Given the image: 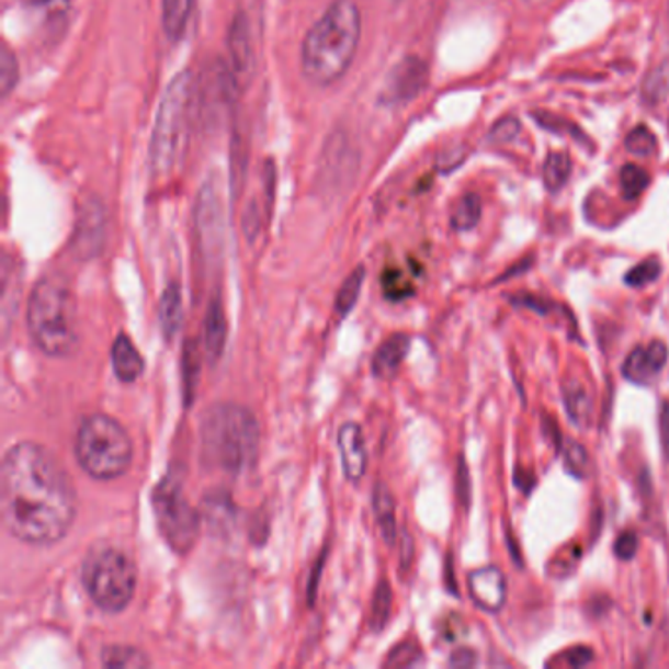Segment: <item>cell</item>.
I'll return each mask as SVG.
<instances>
[{"label": "cell", "instance_id": "1", "mask_svg": "<svg viewBox=\"0 0 669 669\" xmlns=\"http://www.w3.org/2000/svg\"><path fill=\"white\" fill-rule=\"evenodd\" d=\"M0 511L14 538L30 546H54L77 519L73 479L47 447L19 442L2 457Z\"/></svg>", "mask_w": 669, "mask_h": 669}, {"label": "cell", "instance_id": "2", "mask_svg": "<svg viewBox=\"0 0 669 669\" xmlns=\"http://www.w3.org/2000/svg\"><path fill=\"white\" fill-rule=\"evenodd\" d=\"M362 37V14L353 0H336L308 29L301 47V69L317 87L340 81L352 66Z\"/></svg>", "mask_w": 669, "mask_h": 669}, {"label": "cell", "instance_id": "3", "mask_svg": "<svg viewBox=\"0 0 669 669\" xmlns=\"http://www.w3.org/2000/svg\"><path fill=\"white\" fill-rule=\"evenodd\" d=\"M260 422L248 407L216 402L201 420V456L224 474H243L258 462Z\"/></svg>", "mask_w": 669, "mask_h": 669}, {"label": "cell", "instance_id": "4", "mask_svg": "<svg viewBox=\"0 0 669 669\" xmlns=\"http://www.w3.org/2000/svg\"><path fill=\"white\" fill-rule=\"evenodd\" d=\"M29 330L34 344L49 358H69L79 345L77 303L64 277L37 281L29 301Z\"/></svg>", "mask_w": 669, "mask_h": 669}, {"label": "cell", "instance_id": "5", "mask_svg": "<svg viewBox=\"0 0 669 669\" xmlns=\"http://www.w3.org/2000/svg\"><path fill=\"white\" fill-rule=\"evenodd\" d=\"M196 112V81L191 71H181L161 97L151 134L149 159L156 175H171L185 158L191 122Z\"/></svg>", "mask_w": 669, "mask_h": 669}, {"label": "cell", "instance_id": "6", "mask_svg": "<svg viewBox=\"0 0 669 669\" xmlns=\"http://www.w3.org/2000/svg\"><path fill=\"white\" fill-rule=\"evenodd\" d=\"M75 457L84 474L99 481H112L128 472L134 444L118 420L97 412L84 417L77 428Z\"/></svg>", "mask_w": 669, "mask_h": 669}, {"label": "cell", "instance_id": "7", "mask_svg": "<svg viewBox=\"0 0 669 669\" xmlns=\"http://www.w3.org/2000/svg\"><path fill=\"white\" fill-rule=\"evenodd\" d=\"M81 581L94 606L103 613H122L136 593L138 569L121 549L97 546L84 556Z\"/></svg>", "mask_w": 669, "mask_h": 669}, {"label": "cell", "instance_id": "8", "mask_svg": "<svg viewBox=\"0 0 669 669\" xmlns=\"http://www.w3.org/2000/svg\"><path fill=\"white\" fill-rule=\"evenodd\" d=\"M156 522L161 538L168 542L169 548L177 554H189L201 536L203 519L191 507L183 495V487L175 475L169 474L159 481L151 497Z\"/></svg>", "mask_w": 669, "mask_h": 669}, {"label": "cell", "instance_id": "9", "mask_svg": "<svg viewBox=\"0 0 669 669\" xmlns=\"http://www.w3.org/2000/svg\"><path fill=\"white\" fill-rule=\"evenodd\" d=\"M234 84L236 73L233 67L223 64L211 67L203 79V87H196V111H201L206 121H223L233 104Z\"/></svg>", "mask_w": 669, "mask_h": 669}, {"label": "cell", "instance_id": "10", "mask_svg": "<svg viewBox=\"0 0 669 669\" xmlns=\"http://www.w3.org/2000/svg\"><path fill=\"white\" fill-rule=\"evenodd\" d=\"M428 83V66L417 56L405 57L383 84L382 103L402 104L417 99Z\"/></svg>", "mask_w": 669, "mask_h": 669}, {"label": "cell", "instance_id": "11", "mask_svg": "<svg viewBox=\"0 0 669 669\" xmlns=\"http://www.w3.org/2000/svg\"><path fill=\"white\" fill-rule=\"evenodd\" d=\"M467 586L474 603L489 613L501 611L502 604L507 601V581L499 567L487 566L475 569L467 577Z\"/></svg>", "mask_w": 669, "mask_h": 669}, {"label": "cell", "instance_id": "12", "mask_svg": "<svg viewBox=\"0 0 669 669\" xmlns=\"http://www.w3.org/2000/svg\"><path fill=\"white\" fill-rule=\"evenodd\" d=\"M338 452L342 460L345 479L358 484L367 472V446L363 438L362 428L355 422H345L338 430Z\"/></svg>", "mask_w": 669, "mask_h": 669}, {"label": "cell", "instance_id": "13", "mask_svg": "<svg viewBox=\"0 0 669 669\" xmlns=\"http://www.w3.org/2000/svg\"><path fill=\"white\" fill-rule=\"evenodd\" d=\"M666 363H668V345L660 340H654L650 344L640 345L631 352L624 362L623 375L636 385H648L656 375H660Z\"/></svg>", "mask_w": 669, "mask_h": 669}, {"label": "cell", "instance_id": "14", "mask_svg": "<svg viewBox=\"0 0 669 669\" xmlns=\"http://www.w3.org/2000/svg\"><path fill=\"white\" fill-rule=\"evenodd\" d=\"M104 226H106V213L103 203L97 196L83 201L77 216V233H75L77 250L93 256L103 243Z\"/></svg>", "mask_w": 669, "mask_h": 669}, {"label": "cell", "instance_id": "15", "mask_svg": "<svg viewBox=\"0 0 669 669\" xmlns=\"http://www.w3.org/2000/svg\"><path fill=\"white\" fill-rule=\"evenodd\" d=\"M111 362L114 375L121 379L122 383H134L138 382L144 373V358L138 352V348L134 345L131 338L126 334H121L111 350Z\"/></svg>", "mask_w": 669, "mask_h": 669}, {"label": "cell", "instance_id": "16", "mask_svg": "<svg viewBox=\"0 0 669 669\" xmlns=\"http://www.w3.org/2000/svg\"><path fill=\"white\" fill-rule=\"evenodd\" d=\"M228 338V320L220 298H213L205 317V353L208 362L216 363L223 358Z\"/></svg>", "mask_w": 669, "mask_h": 669}, {"label": "cell", "instance_id": "17", "mask_svg": "<svg viewBox=\"0 0 669 669\" xmlns=\"http://www.w3.org/2000/svg\"><path fill=\"white\" fill-rule=\"evenodd\" d=\"M410 338L407 334L390 336L389 340H385L377 352L373 355L372 370L377 377L389 379L393 377L400 363L405 362L407 353H409Z\"/></svg>", "mask_w": 669, "mask_h": 669}, {"label": "cell", "instance_id": "18", "mask_svg": "<svg viewBox=\"0 0 669 669\" xmlns=\"http://www.w3.org/2000/svg\"><path fill=\"white\" fill-rule=\"evenodd\" d=\"M228 47H230V67L234 73H246L250 71L251 61H253V52H251V34L250 22L246 19V14L234 16L233 29H230V37H228Z\"/></svg>", "mask_w": 669, "mask_h": 669}, {"label": "cell", "instance_id": "19", "mask_svg": "<svg viewBox=\"0 0 669 669\" xmlns=\"http://www.w3.org/2000/svg\"><path fill=\"white\" fill-rule=\"evenodd\" d=\"M159 328L171 340L177 334L181 320H183V293L179 283H169L166 291L161 293L158 305Z\"/></svg>", "mask_w": 669, "mask_h": 669}, {"label": "cell", "instance_id": "20", "mask_svg": "<svg viewBox=\"0 0 669 669\" xmlns=\"http://www.w3.org/2000/svg\"><path fill=\"white\" fill-rule=\"evenodd\" d=\"M373 511L375 521L382 530V536L389 546L397 540V519H395V499L385 484L375 485L373 489Z\"/></svg>", "mask_w": 669, "mask_h": 669}, {"label": "cell", "instance_id": "21", "mask_svg": "<svg viewBox=\"0 0 669 669\" xmlns=\"http://www.w3.org/2000/svg\"><path fill=\"white\" fill-rule=\"evenodd\" d=\"M193 0H161V22L171 42L181 39L191 19Z\"/></svg>", "mask_w": 669, "mask_h": 669}, {"label": "cell", "instance_id": "22", "mask_svg": "<svg viewBox=\"0 0 669 669\" xmlns=\"http://www.w3.org/2000/svg\"><path fill=\"white\" fill-rule=\"evenodd\" d=\"M101 664L104 668L126 669V668H149L151 661L144 651L134 646H106L101 654Z\"/></svg>", "mask_w": 669, "mask_h": 669}, {"label": "cell", "instance_id": "23", "mask_svg": "<svg viewBox=\"0 0 669 669\" xmlns=\"http://www.w3.org/2000/svg\"><path fill=\"white\" fill-rule=\"evenodd\" d=\"M571 159L567 156L566 151H554L549 154L548 159L544 161V168H542V179H544V185L552 193L562 191L566 186L569 177H571Z\"/></svg>", "mask_w": 669, "mask_h": 669}, {"label": "cell", "instance_id": "24", "mask_svg": "<svg viewBox=\"0 0 669 669\" xmlns=\"http://www.w3.org/2000/svg\"><path fill=\"white\" fill-rule=\"evenodd\" d=\"M564 400H566V410L571 422H576L577 427H587V422L591 419V409H593L589 393L581 385L574 383L564 389Z\"/></svg>", "mask_w": 669, "mask_h": 669}, {"label": "cell", "instance_id": "25", "mask_svg": "<svg viewBox=\"0 0 669 669\" xmlns=\"http://www.w3.org/2000/svg\"><path fill=\"white\" fill-rule=\"evenodd\" d=\"M481 220V199L475 193H465L460 196L454 211H452V226L460 233H467Z\"/></svg>", "mask_w": 669, "mask_h": 669}, {"label": "cell", "instance_id": "26", "mask_svg": "<svg viewBox=\"0 0 669 669\" xmlns=\"http://www.w3.org/2000/svg\"><path fill=\"white\" fill-rule=\"evenodd\" d=\"M363 281H365V270L358 268L350 273V277L342 283L336 297V315L340 318L348 317L355 307L360 293H362Z\"/></svg>", "mask_w": 669, "mask_h": 669}, {"label": "cell", "instance_id": "27", "mask_svg": "<svg viewBox=\"0 0 669 669\" xmlns=\"http://www.w3.org/2000/svg\"><path fill=\"white\" fill-rule=\"evenodd\" d=\"M650 185V175L646 169L636 163H626L621 169V191L626 201H634Z\"/></svg>", "mask_w": 669, "mask_h": 669}, {"label": "cell", "instance_id": "28", "mask_svg": "<svg viewBox=\"0 0 669 669\" xmlns=\"http://www.w3.org/2000/svg\"><path fill=\"white\" fill-rule=\"evenodd\" d=\"M564 450V462H566V469L571 475H576L577 479H586L589 475V454H587L586 447L581 446L576 440H566V444L562 446Z\"/></svg>", "mask_w": 669, "mask_h": 669}, {"label": "cell", "instance_id": "29", "mask_svg": "<svg viewBox=\"0 0 669 669\" xmlns=\"http://www.w3.org/2000/svg\"><path fill=\"white\" fill-rule=\"evenodd\" d=\"M624 146L636 158H650L651 154L658 148V141H656V136L648 126H638L626 136Z\"/></svg>", "mask_w": 669, "mask_h": 669}, {"label": "cell", "instance_id": "30", "mask_svg": "<svg viewBox=\"0 0 669 669\" xmlns=\"http://www.w3.org/2000/svg\"><path fill=\"white\" fill-rule=\"evenodd\" d=\"M19 84V59L9 46L0 49V93L7 99Z\"/></svg>", "mask_w": 669, "mask_h": 669}, {"label": "cell", "instance_id": "31", "mask_svg": "<svg viewBox=\"0 0 669 669\" xmlns=\"http://www.w3.org/2000/svg\"><path fill=\"white\" fill-rule=\"evenodd\" d=\"M390 606H393V593H390L389 583L383 579L373 597L372 623L375 631H382L389 621Z\"/></svg>", "mask_w": 669, "mask_h": 669}, {"label": "cell", "instance_id": "32", "mask_svg": "<svg viewBox=\"0 0 669 669\" xmlns=\"http://www.w3.org/2000/svg\"><path fill=\"white\" fill-rule=\"evenodd\" d=\"M660 273L661 263L654 258V260L642 261L638 265H634L633 270L624 275V283L628 287H646L658 280Z\"/></svg>", "mask_w": 669, "mask_h": 669}, {"label": "cell", "instance_id": "33", "mask_svg": "<svg viewBox=\"0 0 669 669\" xmlns=\"http://www.w3.org/2000/svg\"><path fill=\"white\" fill-rule=\"evenodd\" d=\"M420 656H422V651H420L417 642H402L395 650H390L389 658L385 661V666H393V668H409V666H415V664L420 660Z\"/></svg>", "mask_w": 669, "mask_h": 669}, {"label": "cell", "instance_id": "34", "mask_svg": "<svg viewBox=\"0 0 669 669\" xmlns=\"http://www.w3.org/2000/svg\"><path fill=\"white\" fill-rule=\"evenodd\" d=\"M521 122L517 121L514 116H504L491 128L489 138L497 144H509V141L517 140L521 136Z\"/></svg>", "mask_w": 669, "mask_h": 669}, {"label": "cell", "instance_id": "35", "mask_svg": "<svg viewBox=\"0 0 669 669\" xmlns=\"http://www.w3.org/2000/svg\"><path fill=\"white\" fill-rule=\"evenodd\" d=\"M636 552H638V536L633 530H626L614 542V556L623 562H631L636 556Z\"/></svg>", "mask_w": 669, "mask_h": 669}, {"label": "cell", "instance_id": "36", "mask_svg": "<svg viewBox=\"0 0 669 669\" xmlns=\"http://www.w3.org/2000/svg\"><path fill=\"white\" fill-rule=\"evenodd\" d=\"M457 497H460V501L464 504V509L469 507V501H472V484H469V469H467V464H465L464 457H460V462H457Z\"/></svg>", "mask_w": 669, "mask_h": 669}, {"label": "cell", "instance_id": "37", "mask_svg": "<svg viewBox=\"0 0 669 669\" xmlns=\"http://www.w3.org/2000/svg\"><path fill=\"white\" fill-rule=\"evenodd\" d=\"M567 661L571 668H586L589 661H593V651L587 646H576L574 650L567 651Z\"/></svg>", "mask_w": 669, "mask_h": 669}, {"label": "cell", "instance_id": "38", "mask_svg": "<svg viewBox=\"0 0 669 669\" xmlns=\"http://www.w3.org/2000/svg\"><path fill=\"white\" fill-rule=\"evenodd\" d=\"M660 444L664 456L669 460V402L666 400L660 409Z\"/></svg>", "mask_w": 669, "mask_h": 669}, {"label": "cell", "instance_id": "39", "mask_svg": "<svg viewBox=\"0 0 669 669\" xmlns=\"http://www.w3.org/2000/svg\"><path fill=\"white\" fill-rule=\"evenodd\" d=\"M512 303L517 307L530 308V310H536V313H542V315L548 313V305L542 298L532 297V295H519V297L512 298Z\"/></svg>", "mask_w": 669, "mask_h": 669}, {"label": "cell", "instance_id": "40", "mask_svg": "<svg viewBox=\"0 0 669 669\" xmlns=\"http://www.w3.org/2000/svg\"><path fill=\"white\" fill-rule=\"evenodd\" d=\"M475 664H477V656H475L474 650H457L452 654V658H450V666L452 668H474Z\"/></svg>", "mask_w": 669, "mask_h": 669}, {"label": "cell", "instance_id": "41", "mask_svg": "<svg viewBox=\"0 0 669 669\" xmlns=\"http://www.w3.org/2000/svg\"><path fill=\"white\" fill-rule=\"evenodd\" d=\"M402 549H405V552H402V564L407 566V564H410V558H412V549H415V546H412V540H410L409 534H405Z\"/></svg>", "mask_w": 669, "mask_h": 669}, {"label": "cell", "instance_id": "42", "mask_svg": "<svg viewBox=\"0 0 669 669\" xmlns=\"http://www.w3.org/2000/svg\"><path fill=\"white\" fill-rule=\"evenodd\" d=\"M526 4H534V7H542V4H549V2H554V0H524Z\"/></svg>", "mask_w": 669, "mask_h": 669}, {"label": "cell", "instance_id": "43", "mask_svg": "<svg viewBox=\"0 0 669 669\" xmlns=\"http://www.w3.org/2000/svg\"><path fill=\"white\" fill-rule=\"evenodd\" d=\"M22 2L32 4V7H42V4H46V2H49V0H22Z\"/></svg>", "mask_w": 669, "mask_h": 669}]
</instances>
